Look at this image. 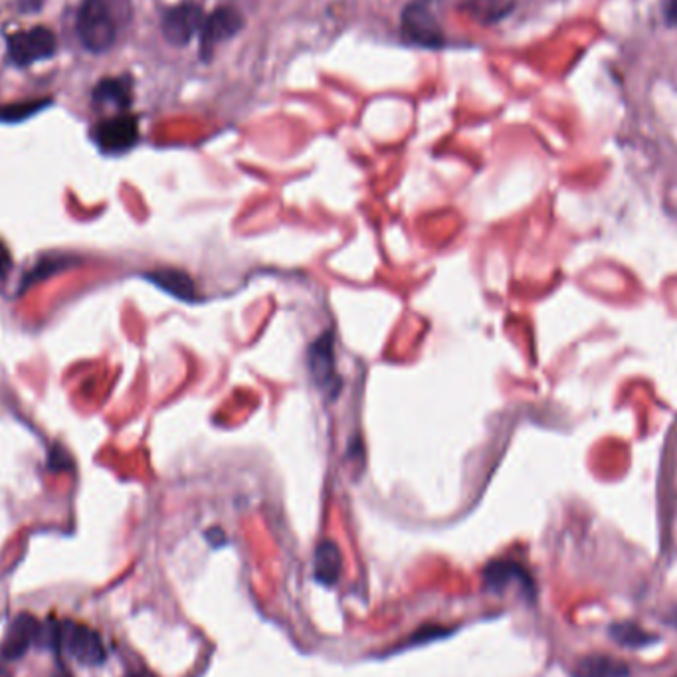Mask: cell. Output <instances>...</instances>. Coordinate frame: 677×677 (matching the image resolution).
<instances>
[{
	"mask_svg": "<svg viewBox=\"0 0 677 677\" xmlns=\"http://www.w3.org/2000/svg\"><path fill=\"white\" fill-rule=\"evenodd\" d=\"M630 670L624 662L608 656H588L577 664L573 677H628Z\"/></svg>",
	"mask_w": 677,
	"mask_h": 677,
	"instance_id": "13",
	"label": "cell"
},
{
	"mask_svg": "<svg viewBox=\"0 0 677 677\" xmlns=\"http://www.w3.org/2000/svg\"><path fill=\"white\" fill-rule=\"evenodd\" d=\"M511 6H513L511 0H474L472 10L482 20H497L505 16L511 10Z\"/></svg>",
	"mask_w": 677,
	"mask_h": 677,
	"instance_id": "17",
	"label": "cell"
},
{
	"mask_svg": "<svg viewBox=\"0 0 677 677\" xmlns=\"http://www.w3.org/2000/svg\"><path fill=\"white\" fill-rule=\"evenodd\" d=\"M309 367H311L313 379L321 385V388L331 387L333 383H337L331 335H321L311 345V349H309Z\"/></svg>",
	"mask_w": 677,
	"mask_h": 677,
	"instance_id": "9",
	"label": "cell"
},
{
	"mask_svg": "<svg viewBox=\"0 0 677 677\" xmlns=\"http://www.w3.org/2000/svg\"><path fill=\"white\" fill-rule=\"evenodd\" d=\"M62 650L84 666H101L107 658L105 644L96 630L74 620H60V652Z\"/></svg>",
	"mask_w": 677,
	"mask_h": 677,
	"instance_id": "3",
	"label": "cell"
},
{
	"mask_svg": "<svg viewBox=\"0 0 677 677\" xmlns=\"http://www.w3.org/2000/svg\"><path fill=\"white\" fill-rule=\"evenodd\" d=\"M48 677H72V674L66 670V666H62V664H58L56 666V670L50 674Z\"/></svg>",
	"mask_w": 677,
	"mask_h": 677,
	"instance_id": "22",
	"label": "cell"
},
{
	"mask_svg": "<svg viewBox=\"0 0 677 677\" xmlns=\"http://www.w3.org/2000/svg\"><path fill=\"white\" fill-rule=\"evenodd\" d=\"M127 677H155L153 674H149V672H133V674H129Z\"/></svg>",
	"mask_w": 677,
	"mask_h": 677,
	"instance_id": "23",
	"label": "cell"
},
{
	"mask_svg": "<svg viewBox=\"0 0 677 677\" xmlns=\"http://www.w3.org/2000/svg\"><path fill=\"white\" fill-rule=\"evenodd\" d=\"M147 280L153 282L157 288H161L183 301H193L196 297V290H194L193 280L181 272V270H173V268H163V270H155L151 274H147Z\"/></svg>",
	"mask_w": 677,
	"mask_h": 677,
	"instance_id": "11",
	"label": "cell"
},
{
	"mask_svg": "<svg viewBox=\"0 0 677 677\" xmlns=\"http://www.w3.org/2000/svg\"><path fill=\"white\" fill-rule=\"evenodd\" d=\"M10 268H12V258H10V252H8V248H6V246L0 242V280H4V278L8 276Z\"/></svg>",
	"mask_w": 677,
	"mask_h": 677,
	"instance_id": "19",
	"label": "cell"
},
{
	"mask_svg": "<svg viewBox=\"0 0 677 677\" xmlns=\"http://www.w3.org/2000/svg\"><path fill=\"white\" fill-rule=\"evenodd\" d=\"M484 581L487 588H495V590H503L511 582H519L525 590L533 588L531 577L525 573V569L521 565H517V563H511V561L491 563L485 569Z\"/></svg>",
	"mask_w": 677,
	"mask_h": 677,
	"instance_id": "10",
	"label": "cell"
},
{
	"mask_svg": "<svg viewBox=\"0 0 677 677\" xmlns=\"http://www.w3.org/2000/svg\"><path fill=\"white\" fill-rule=\"evenodd\" d=\"M46 105H50V99H32V101L4 105V107H0V121H6V123L24 121L30 115L42 111Z\"/></svg>",
	"mask_w": 677,
	"mask_h": 677,
	"instance_id": "16",
	"label": "cell"
},
{
	"mask_svg": "<svg viewBox=\"0 0 677 677\" xmlns=\"http://www.w3.org/2000/svg\"><path fill=\"white\" fill-rule=\"evenodd\" d=\"M0 677H12L10 676V672L4 668V666H0Z\"/></svg>",
	"mask_w": 677,
	"mask_h": 677,
	"instance_id": "24",
	"label": "cell"
},
{
	"mask_svg": "<svg viewBox=\"0 0 677 677\" xmlns=\"http://www.w3.org/2000/svg\"><path fill=\"white\" fill-rule=\"evenodd\" d=\"M76 32L82 46L94 54L113 48L117 40V24L105 0H86L76 18Z\"/></svg>",
	"mask_w": 677,
	"mask_h": 677,
	"instance_id": "1",
	"label": "cell"
},
{
	"mask_svg": "<svg viewBox=\"0 0 677 677\" xmlns=\"http://www.w3.org/2000/svg\"><path fill=\"white\" fill-rule=\"evenodd\" d=\"M240 28H242V16L238 14V10L230 6L214 10L208 18H204L202 28H200L202 58H208L220 42L238 34Z\"/></svg>",
	"mask_w": 677,
	"mask_h": 677,
	"instance_id": "7",
	"label": "cell"
},
{
	"mask_svg": "<svg viewBox=\"0 0 677 677\" xmlns=\"http://www.w3.org/2000/svg\"><path fill=\"white\" fill-rule=\"evenodd\" d=\"M6 50L8 60L14 66L26 68L36 62L52 58L58 50V40L50 28L34 26L30 30L10 34L6 40Z\"/></svg>",
	"mask_w": 677,
	"mask_h": 677,
	"instance_id": "2",
	"label": "cell"
},
{
	"mask_svg": "<svg viewBox=\"0 0 677 677\" xmlns=\"http://www.w3.org/2000/svg\"><path fill=\"white\" fill-rule=\"evenodd\" d=\"M42 622L34 614L22 612L18 614L6 628V634L0 642V658L2 660H18L22 658L34 644H38Z\"/></svg>",
	"mask_w": 677,
	"mask_h": 677,
	"instance_id": "6",
	"label": "cell"
},
{
	"mask_svg": "<svg viewBox=\"0 0 677 677\" xmlns=\"http://www.w3.org/2000/svg\"><path fill=\"white\" fill-rule=\"evenodd\" d=\"M74 466L72 458L68 456V452L60 446H54L50 450V456H48V468L50 470H70Z\"/></svg>",
	"mask_w": 677,
	"mask_h": 677,
	"instance_id": "18",
	"label": "cell"
},
{
	"mask_svg": "<svg viewBox=\"0 0 677 677\" xmlns=\"http://www.w3.org/2000/svg\"><path fill=\"white\" fill-rule=\"evenodd\" d=\"M94 141L103 153L117 155L129 151L139 141V123L133 115L121 113L101 121L94 129Z\"/></svg>",
	"mask_w": 677,
	"mask_h": 677,
	"instance_id": "5",
	"label": "cell"
},
{
	"mask_svg": "<svg viewBox=\"0 0 677 677\" xmlns=\"http://www.w3.org/2000/svg\"><path fill=\"white\" fill-rule=\"evenodd\" d=\"M42 2H44V0H20V10H24V12H34V10H38V8L42 6Z\"/></svg>",
	"mask_w": 677,
	"mask_h": 677,
	"instance_id": "21",
	"label": "cell"
},
{
	"mask_svg": "<svg viewBox=\"0 0 677 677\" xmlns=\"http://www.w3.org/2000/svg\"><path fill=\"white\" fill-rule=\"evenodd\" d=\"M402 32L418 46L436 48L444 44V34L432 0H414L402 12Z\"/></svg>",
	"mask_w": 677,
	"mask_h": 677,
	"instance_id": "4",
	"label": "cell"
},
{
	"mask_svg": "<svg viewBox=\"0 0 677 677\" xmlns=\"http://www.w3.org/2000/svg\"><path fill=\"white\" fill-rule=\"evenodd\" d=\"M610 636L622 644V646H630V648H642L648 646L652 642H656L654 636H650L644 628H640L634 622H622L610 628Z\"/></svg>",
	"mask_w": 677,
	"mask_h": 677,
	"instance_id": "15",
	"label": "cell"
},
{
	"mask_svg": "<svg viewBox=\"0 0 677 677\" xmlns=\"http://www.w3.org/2000/svg\"><path fill=\"white\" fill-rule=\"evenodd\" d=\"M666 18H668L670 24H677V0H668Z\"/></svg>",
	"mask_w": 677,
	"mask_h": 677,
	"instance_id": "20",
	"label": "cell"
},
{
	"mask_svg": "<svg viewBox=\"0 0 677 677\" xmlns=\"http://www.w3.org/2000/svg\"><path fill=\"white\" fill-rule=\"evenodd\" d=\"M94 101L99 107L127 109L131 103V80L129 78H107L99 82L94 90Z\"/></svg>",
	"mask_w": 677,
	"mask_h": 677,
	"instance_id": "12",
	"label": "cell"
},
{
	"mask_svg": "<svg viewBox=\"0 0 677 677\" xmlns=\"http://www.w3.org/2000/svg\"><path fill=\"white\" fill-rule=\"evenodd\" d=\"M668 620H670L674 626H677V610L674 612V614H672V616H670V618H668Z\"/></svg>",
	"mask_w": 677,
	"mask_h": 677,
	"instance_id": "25",
	"label": "cell"
},
{
	"mask_svg": "<svg viewBox=\"0 0 677 677\" xmlns=\"http://www.w3.org/2000/svg\"><path fill=\"white\" fill-rule=\"evenodd\" d=\"M204 22L202 10L196 4H179L165 12L163 16V34L175 46H185L196 32H200Z\"/></svg>",
	"mask_w": 677,
	"mask_h": 677,
	"instance_id": "8",
	"label": "cell"
},
{
	"mask_svg": "<svg viewBox=\"0 0 677 677\" xmlns=\"http://www.w3.org/2000/svg\"><path fill=\"white\" fill-rule=\"evenodd\" d=\"M339 573H341V553L337 545L331 541L321 543L315 553V579L325 586H331L339 579Z\"/></svg>",
	"mask_w": 677,
	"mask_h": 677,
	"instance_id": "14",
	"label": "cell"
}]
</instances>
